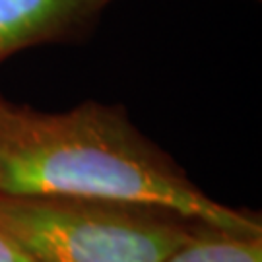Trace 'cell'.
<instances>
[{"label":"cell","instance_id":"cell-2","mask_svg":"<svg viewBox=\"0 0 262 262\" xmlns=\"http://www.w3.org/2000/svg\"><path fill=\"white\" fill-rule=\"evenodd\" d=\"M200 227L165 208L0 194V233L33 262H163Z\"/></svg>","mask_w":262,"mask_h":262},{"label":"cell","instance_id":"cell-6","mask_svg":"<svg viewBox=\"0 0 262 262\" xmlns=\"http://www.w3.org/2000/svg\"><path fill=\"white\" fill-rule=\"evenodd\" d=\"M2 101H4V99H0V103H2Z\"/></svg>","mask_w":262,"mask_h":262},{"label":"cell","instance_id":"cell-5","mask_svg":"<svg viewBox=\"0 0 262 262\" xmlns=\"http://www.w3.org/2000/svg\"><path fill=\"white\" fill-rule=\"evenodd\" d=\"M0 262H33L19 251L8 237L0 233Z\"/></svg>","mask_w":262,"mask_h":262},{"label":"cell","instance_id":"cell-3","mask_svg":"<svg viewBox=\"0 0 262 262\" xmlns=\"http://www.w3.org/2000/svg\"><path fill=\"white\" fill-rule=\"evenodd\" d=\"M113 0H0V64L29 47L82 39Z\"/></svg>","mask_w":262,"mask_h":262},{"label":"cell","instance_id":"cell-1","mask_svg":"<svg viewBox=\"0 0 262 262\" xmlns=\"http://www.w3.org/2000/svg\"><path fill=\"white\" fill-rule=\"evenodd\" d=\"M0 194L156 206L220 231L262 235L258 215L208 196L121 105L43 113L2 101Z\"/></svg>","mask_w":262,"mask_h":262},{"label":"cell","instance_id":"cell-4","mask_svg":"<svg viewBox=\"0 0 262 262\" xmlns=\"http://www.w3.org/2000/svg\"><path fill=\"white\" fill-rule=\"evenodd\" d=\"M163 262H262V235H237L202 225Z\"/></svg>","mask_w":262,"mask_h":262}]
</instances>
